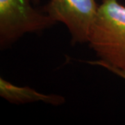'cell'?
I'll use <instances>...</instances> for the list:
<instances>
[{"label": "cell", "mask_w": 125, "mask_h": 125, "mask_svg": "<svg viewBox=\"0 0 125 125\" xmlns=\"http://www.w3.org/2000/svg\"><path fill=\"white\" fill-rule=\"evenodd\" d=\"M88 43L100 60L125 69V6L117 0H102Z\"/></svg>", "instance_id": "obj_1"}, {"label": "cell", "mask_w": 125, "mask_h": 125, "mask_svg": "<svg viewBox=\"0 0 125 125\" xmlns=\"http://www.w3.org/2000/svg\"><path fill=\"white\" fill-rule=\"evenodd\" d=\"M31 0H0V47L13 45L26 33H38L56 24L47 14L35 9Z\"/></svg>", "instance_id": "obj_2"}, {"label": "cell", "mask_w": 125, "mask_h": 125, "mask_svg": "<svg viewBox=\"0 0 125 125\" xmlns=\"http://www.w3.org/2000/svg\"><path fill=\"white\" fill-rule=\"evenodd\" d=\"M95 0H49L42 9L56 22L64 24L71 35V43H85L98 13Z\"/></svg>", "instance_id": "obj_3"}, {"label": "cell", "mask_w": 125, "mask_h": 125, "mask_svg": "<svg viewBox=\"0 0 125 125\" xmlns=\"http://www.w3.org/2000/svg\"><path fill=\"white\" fill-rule=\"evenodd\" d=\"M0 96L9 102L15 104L41 102L52 106H60L65 102L59 94H46L27 86H18L2 77L0 78Z\"/></svg>", "instance_id": "obj_4"}, {"label": "cell", "mask_w": 125, "mask_h": 125, "mask_svg": "<svg viewBox=\"0 0 125 125\" xmlns=\"http://www.w3.org/2000/svg\"><path fill=\"white\" fill-rule=\"evenodd\" d=\"M85 62L93 65H98L100 67H102L105 69L108 70V71L111 72L113 74H116L117 76H120L122 79L125 80V69H122V68H118V67L113 66L111 65L108 64L106 62L102 60H97V61H86Z\"/></svg>", "instance_id": "obj_5"}, {"label": "cell", "mask_w": 125, "mask_h": 125, "mask_svg": "<svg viewBox=\"0 0 125 125\" xmlns=\"http://www.w3.org/2000/svg\"><path fill=\"white\" fill-rule=\"evenodd\" d=\"M31 1L33 4H38L40 3V0H31Z\"/></svg>", "instance_id": "obj_6"}]
</instances>
